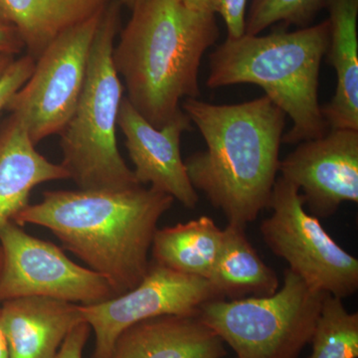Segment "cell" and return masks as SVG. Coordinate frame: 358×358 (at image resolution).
I'll list each match as a JSON object with an SVG mask.
<instances>
[{"label": "cell", "instance_id": "obj_1", "mask_svg": "<svg viewBox=\"0 0 358 358\" xmlns=\"http://www.w3.org/2000/svg\"><path fill=\"white\" fill-rule=\"evenodd\" d=\"M182 110L206 143L204 152L185 159L190 182L228 224L246 228L268 208L286 114L266 95L232 105L185 99Z\"/></svg>", "mask_w": 358, "mask_h": 358}, {"label": "cell", "instance_id": "obj_2", "mask_svg": "<svg viewBox=\"0 0 358 358\" xmlns=\"http://www.w3.org/2000/svg\"><path fill=\"white\" fill-rule=\"evenodd\" d=\"M173 197L152 187L126 190H53L13 218L41 226L64 249L107 278L115 296L138 286L150 267L148 253L159 219Z\"/></svg>", "mask_w": 358, "mask_h": 358}, {"label": "cell", "instance_id": "obj_3", "mask_svg": "<svg viewBox=\"0 0 358 358\" xmlns=\"http://www.w3.org/2000/svg\"><path fill=\"white\" fill-rule=\"evenodd\" d=\"M113 51L131 106L160 129L180 110L182 99L200 95L205 52L217 42L216 14L181 0H138Z\"/></svg>", "mask_w": 358, "mask_h": 358}, {"label": "cell", "instance_id": "obj_4", "mask_svg": "<svg viewBox=\"0 0 358 358\" xmlns=\"http://www.w3.org/2000/svg\"><path fill=\"white\" fill-rule=\"evenodd\" d=\"M329 41V21L267 35L226 38L209 56L206 86L261 87L293 122L282 143L299 145L329 131L319 102L320 71Z\"/></svg>", "mask_w": 358, "mask_h": 358}, {"label": "cell", "instance_id": "obj_5", "mask_svg": "<svg viewBox=\"0 0 358 358\" xmlns=\"http://www.w3.org/2000/svg\"><path fill=\"white\" fill-rule=\"evenodd\" d=\"M121 23V3L103 9L74 113L61 131V166L79 189L126 190L141 185L117 145L115 128L124 87L113 61Z\"/></svg>", "mask_w": 358, "mask_h": 358}, {"label": "cell", "instance_id": "obj_6", "mask_svg": "<svg viewBox=\"0 0 358 358\" xmlns=\"http://www.w3.org/2000/svg\"><path fill=\"white\" fill-rule=\"evenodd\" d=\"M327 294L287 268L282 287L266 296L207 301L199 319L236 358H299L310 345Z\"/></svg>", "mask_w": 358, "mask_h": 358}, {"label": "cell", "instance_id": "obj_7", "mask_svg": "<svg viewBox=\"0 0 358 358\" xmlns=\"http://www.w3.org/2000/svg\"><path fill=\"white\" fill-rule=\"evenodd\" d=\"M268 209L272 213L261 223V234L289 271L320 293L341 300L357 293V259L334 241L319 218L306 211L296 185L277 178Z\"/></svg>", "mask_w": 358, "mask_h": 358}, {"label": "cell", "instance_id": "obj_8", "mask_svg": "<svg viewBox=\"0 0 358 358\" xmlns=\"http://www.w3.org/2000/svg\"><path fill=\"white\" fill-rule=\"evenodd\" d=\"M102 13L53 40L37 59L31 77L9 101L6 110L24 121L35 145L60 134L74 113Z\"/></svg>", "mask_w": 358, "mask_h": 358}, {"label": "cell", "instance_id": "obj_9", "mask_svg": "<svg viewBox=\"0 0 358 358\" xmlns=\"http://www.w3.org/2000/svg\"><path fill=\"white\" fill-rule=\"evenodd\" d=\"M44 296L81 306L115 296L107 278L73 262L51 242L10 221L0 230V303Z\"/></svg>", "mask_w": 358, "mask_h": 358}, {"label": "cell", "instance_id": "obj_10", "mask_svg": "<svg viewBox=\"0 0 358 358\" xmlns=\"http://www.w3.org/2000/svg\"><path fill=\"white\" fill-rule=\"evenodd\" d=\"M221 299L208 280L150 263L138 286L95 305L81 306L95 334L92 358H113L115 341L127 329L162 315H199L207 301Z\"/></svg>", "mask_w": 358, "mask_h": 358}, {"label": "cell", "instance_id": "obj_11", "mask_svg": "<svg viewBox=\"0 0 358 358\" xmlns=\"http://www.w3.org/2000/svg\"><path fill=\"white\" fill-rule=\"evenodd\" d=\"M279 173L300 189L315 217H331L345 202L357 203V129H329L299 143L281 160Z\"/></svg>", "mask_w": 358, "mask_h": 358}, {"label": "cell", "instance_id": "obj_12", "mask_svg": "<svg viewBox=\"0 0 358 358\" xmlns=\"http://www.w3.org/2000/svg\"><path fill=\"white\" fill-rule=\"evenodd\" d=\"M117 126L126 136V148L138 183L171 195L186 208H195L199 195L190 182L180 152L181 136L192 129V120L185 110L181 109L162 128L157 129L124 96Z\"/></svg>", "mask_w": 358, "mask_h": 358}, {"label": "cell", "instance_id": "obj_13", "mask_svg": "<svg viewBox=\"0 0 358 358\" xmlns=\"http://www.w3.org/2000/svg\"><path fill=\"white\" fill-rule=\"evenodd\" d=\"M0 320L10 358H54L66 336L85 322L80 305L44 296L3 301Z\"/></svg>", "mask_w": 358, "mask_h": 358}, {"label": "cell", "instance_id": "obj_14", "mask_svg": "<svg viewBox=\"0 0 358 358\" xmlns=\"http://www.w3.org/2000/svg\"><path fill=\"white\" fill-rule=\"evenodd\" d=\"M225 345L199 315H162L127 329L113 358H223Z\"/></svg>", "mask_w": 358, "mask_h": 358}, {"label": "cell", "instance_id": "obj_15", "mask_svg": "<svg viewBox=\"0 0 358 358\" xmlns=\"http://www.w3.org/2000/svg\"><path fill=\"white\" fill-rule=\"evenodd\" d=\"M70 178L35 150L24 121L11 113L0 126V230L29 205L33 188Z\"/></svg>", "mask_w": 358, "mask_h": 358}, {"label": "cell", "instance_id": "obj_16", "mask_svg": "<svg viewBox=\"0 0 358 358\" xmlns=\"http://www.w3.org/2000/svg\"><path fill=\"white\" fill-rule=\"evenodd\" d=\"M329 41L326 55L336 74L331 102L322 107L331 129L358 131V0H327Z\"/></svg>", "mask_w": 358, "mask_h": 358}, {"label": "cell", "instance_id": "obj_17", "mask_svg": "<svg viewBox=\"0 0 358 358\" xmlns=\"http://www.w3.org/2000/svg\"><path fill=\"white\" fill-rule=\"evenodd\" d=\"M110 0H0V22L17 31L28 55L40 57L53 40L96 14Z\"/></svg>", "mask_w": 358, "mask_h": 358}, {"label": "cell", "instance_id": "obj_18", "mask_svg": "<svg viewBox=\"0 0 358 358\" xmlns=\"http://www.w3.org/2000/svg\"><path fill=\"white\" fill-rule=\"evenodd\" d=\"M224 241V229L213 219H199L157 229L152 262L182 274L209 280Z\"/></svg>", "mask_w": 358, "mask_h": 358}, {"label": "cell", "instance_id": "obj_19", "mask_svg": "<svg viewBox=\"0 0 358 358\" xmlns=\"http://www.w3.org/2000/svg\"><path fill=\"white\" fill-rule=\"evenodd\" d=\"M209 282L221 299L238 300L271 296L280 288L279 278L250 243L244 227L228 224Z\"/></svg>", "mask_w": 358, "mask_h": 358}, {"label": "cell", "instance_id": "obj_20", "mask_svg": "<svg viewBox=\"0 0 358 358\" xmlns=\"http://www.w3.org/2000/svg\"><path fill=\"white\" fill-rule=\"evenodd\" d=\"M308 358H358V313H350L343 300L326 294L312 339Z\"/></svg>", "mask_w": 358, "mask_h": 358}, {"label": "cell", "instance_id": "obj_21", "mask_svg": "<svg viewBox=\"0 0 358 358\" xmlns=\"http://www.w3.org/2000/svg\"><path fill=\"white\" fill-rule=\"evenodd\" d=\"M327 0H251L246 14L245 34L260 35L275 24L305 28L326 8Z\"/></svg>", "mask_w": 358, "mask_h": 358}, {"label": "cell", "instance_id": "obj_22", "mask_svg": "<svg viewBox=\"0 0 358 358\" xmlns=\"http://www.w3.org/2000/svg\"><path fill=\"white\" fill-rule=\"evenodd\" d=\"M35 63V59L27 54L18 60H14L13 64L0 77V114L6 109L14 94L31 77Z\"/></svg>", "mask_w": 358, "mask_h": 358}, {"label": "cell", "instance_id": "obj_23", "mask_svg": "<svg viewBox=\"0 0 358 358\" xmlns=\"http://www.w3.org/2000/svg\"><path fill=\"white\" fill-rule=\"evenodd\" d=\"M248 0H217V14L227 28L228 38H238L245 34Z\"/></svg>", "mask_w": 358, "mask_h": 358}, {"label": "cell", "instance_id": "obj_24", "mask_svg": "<svg viewBox=\"0 0 358 358\" xmlns=\"http://www.w3.org/2000/svg\"><path fill=\"white\" fill-rule=\"evenodd\" d=\"M91 327L86 322L75 327L66 336L54 358H83V350L88 341Z\"/></svg>", "mask_w": 358, "mask_h": 358}, {"label": "cell", "instance_id": "obj_25", "mask_svg": "<svg viewBox=\"0 0 358 358\" xmlns=\"http://www.w3.org/2000/svg\"><path fill=\"white\" fill-rule=\"evenodd\" d=\"M24 48L17 31L11 26L0 22V54L15 55Z\"/></svg>", "mask_w": 358, "mask_h": 358}, {"label": "cell", "instance_id": "obj_26", "mask_svg": "<svg viewBox=\"0 0 358 358\" xmlns=\"http://www.w3.org/2000/svg\"><path fill=\"white\" fill-rule=\"evenodd\" d=\"M181 1L192 8L217 14V0H181Z\"/></svg>", "mask_w": 358, "mask_h": 358}, {"label": "cell", "instance_id": "obj_27", "mask_svg": "<svg viewBox=\"0 0 358 358\" xmlns=\"http://www.w3.org/2000/svg\"><path fill=\"white\" fill-rule=\"evenodd\" d=\"M0 358H10L9 357L6 334H4L3 329H2L1 320H0Z\"/></svg>", "mask_w": 358, "mask_h": 358}, {"label": "cell", "instance_id": "obj_28", "mask_svg": "<svg viewBox=\"0 0 358 358\" xmlns=\"http://www.w3.org/2000/svg\"><path fill=\"white\" fill-rule=\"evenodd\" d=\"M14 62V56L9 54H0V77L6 73L9 66Z\"/></svg>", "mask_w": 358, "mask_h": 358}, {"label": "cell", "instance_id": "obj_29", "mask_svg": "<svg viewBox=\"0 0 358 358\" xmlns=\"http://www.w3.org/2000/svg\"><path fill=\"white\" fill-rule=\"evenodd\" d=\"M120 3L128 6L129 8L133 9V7L138 3V0H117Z\"/></svg>", "mask_w": 358, "mask_h": 358}, {"label": "cell", "instance_id": "obj_30", "mask_svg": "<svg viewBox=\"0 0 358 358\" xmlns=\"http://www.w3.org/2000/svg\"><path fill=\"white\" fill-rule=\"evenodd\" d=\"M235 358H236V357H235Z\"/></svg>", "mask_w": 358, "mask_h": 358}]
</instances>
